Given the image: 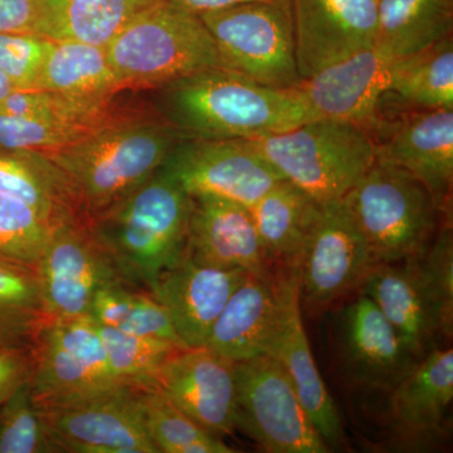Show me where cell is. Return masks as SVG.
<instances>
[{
    "label": "cell",
    "instance_id": "obj_19",
    "mask_svg": "<svg viewBox=\"0 0 453 453\" xmlns=\"http://www.w3.org/2000/svg\"><path fill=\"white\" fill-rule=\"evenodd\" d=\"M196 261L186 252L157 279L150 294L165 309L184 348L205 347L211 327L244 277Z\"/></svg>",
    "mask_w": 453,
    "mask_h": 453
},
{
    "label": "cell",
    "instance_id": "obj_36",
    "mask_svg": "<svg viewBox=\"0 0 453 453\" xmlns=\"http://www.w3.org/2000/svg\"><path fill=\"white\" fill-rule=\"evenodd\" d=\"M57 452L33 401L31 383L22 387L0 412V453Z\"/></svg>",
    "mask_w": 453,
    "mask_h": 453
},
{
    "label": "cell",
    "instance_id": "obj_3",
    "mask_svg": "<svg viewBox=\"0 0 453 453\" xmlns=\"http://www.w3.org/2000/svg\"><path fill=\"white\" fill-rule=\"evenodd\" d=\"M184 139L162 118L134 113L46 155L64 173L86 223L153 177Z\"/></svg>",
    "mask_w": 453,
    "mask_h": 453
},
{
    "label": "cell",
    "instance_id": "obj_21",
    "mask_svg": "<svg viewBox=\"0 0 453 453\" xmlns=\"http://www.w3.org/2000/svg\"><path fill=\"white\" fill-rule=\"evenodd\" d=\"M187 252L211 266L242 270L265 280L275 276L250 208L238 203L192 196Z\"/></svg>",
    "mask_w": 453,
    "mask_h": 453
},
{
    "label": "cell",
    "instance_id": "obj_29",
    "mask_svg": "<svg viewBox=\"0 0 453 453\" xmlns=\"http://www.w3.org/2000/svg\"><path fill=\"white\" fill-rule=\"evenodd\" d=\"M37 89L89 103H110L125 91L107 59L106 47L55 41Z\"/></svg>",
    "mask_w": 453,
    "mask_h": 453
},
{
    "label": "cell",
    "instance_id": "obj_16",
    "mask_svg": "<svg viewBox=\"0 0 453 453\" xmlns=\"http://www.w3.org/2000/svg\"><path fill=\"white\" fill-rule=\"evenodd\" d=\"M273 286L280 303V319L267 356L273 357L286 372L327 446L338 449L344 442V431L303 327L299 267H280L273 277Z\"/></svg>",
    "mask_w": 453,
    "mask_h": 453
},
{
    "label": "cell",
    "instance_id": "obj_8",
    "mask_svg": "<svg viewBox=\"0 0 453 453\" xmlns=\"http://www.w3.org/2000/svg\"><path fill=\"white\" fill-rule=\"evenodd\" d=\"M33 353L31 392L38 410L135 388L113 374L97 324L89 316L47 320L35 339Z\"/></svg>",
    "mask_w": 453,
    "mask_h": 453
},
{
    "label": "cell",
    "instance_id": "obj_18",
    "mask_svg": "<svg viewBox=\"0 0 453 453\" xmlns=\"http://www.w3.org/2000/svg\"><path fill=\"white\" fill-rule=\"evenodd\" d=\"M153 388L211 434L235 431L234 363L210 349H179L157 372Z\"/></svg>",
    "mask_w": 453,
    "mask_h": 453
},
{
    "label": "cell",
    "instance_id": "obj_14",
    "mask_svg": "<svg viewBox=\"0 0 453 453\" xmlns=\"http://www.w3.org/2000/svg\"><path fill=\"white\" fill-rule=\"evenodd\" d=\"M140 389L37 410L57 452L159 453L146 429Z\"/></svg>",
    "mask_w": 453,
    "mask_h": 453
},
{
    "label": "cell",
    "instance_id": "obj_11",
    "mask_svg": "<svg viewBox=\"0 0 453 453\" xmlns=\"http://www.w3.org/2000/svg\"><path fill=\"white\" fill-rule=\"evenodd\" d=\"M163 168L190 196H214L247 208L285 180L249 140L184 139Z\"/></svg>",
    "mask_w": 453,
    "mask_h": 453
},
{
    "label": "cell",
    "instance_id": "obj_24",
    "mask_svg": "<svg viewBox=\"0 0 453 453\" xmlns=\"http://www.w3.org/2000/svg\"><path fill=\"white\" fill-rule=\"evenodd\" d=\"M279 319L273 279L249 273L211 327L205 348L234 363L267 356Z\"/></svg>",
    "mask_w": 453,
    "mask_h": 453
},
{
    "label": "cell",
    "instance_id": "obj_2",
    "mask_svg": "<svg viewBox=\"0 0 453 453\" xmlns=\"http://www.w3.org/2000/svg\"><path fill=\"white\" fill-rule=\"evenodd\" d=\"M192 196L160 168L130 196L86 222L127 285L150 292L186 255Z\"/></svg>",
    "mask_w": 453,
    "mask_h": 453
},
{
    "label": "cell",
    "instance_id": "obj_1",
    "mask_svg": "<svg viewBox=\"0 0 453 453\" xmlns=\"http://www.w3.org/2000/svg\"><path fill=\"white\" fill-rule=\"evenodd\" d=\"M157 89L160 118L186 139H259L315 120L294 88L261 85L226 67L199 71Z\"/></svg>",
    "mask_w": 453,
    "mask_h": 453
},
{
    "label": "cell",
    "instance_id": "obj_38",
    "mask_svg": "<svg viewBox=\"0 0 453 453\" xmlns=\"http://www.w3.org/2000/svg\"><path fill=\"white\" fill-rule=\"evenodd\" d=\"M33 365V347L0 348V408L31 383Z\"/></svg>",
    "mask_w": 453,
    "mask_h": 453
},
{
    "label": "cell",
    "instance_id": "obj_10",
    "mask_svg": "<svg viewBox=\"0 0 453 453\" xmlns=\"http://www.w3.org/2000/svg\"><path fill=\"white\" fill-rule=\"evenodd\" d=\"M371 133L378 159L418 179L452 219L453 109H413L387 94Z\"/></svg>",
    "mask_w": 453,
    "mask_h": 453
},
{
    "label": "cell",
    "instance_id": "obj_41",
    "mask_svg": "<svg viewBox=\"0 0 453 453\" xmlns=\"http://www.w3.org/2000/svg\"><path fill=\"white\" fill-rule=\"evenodd\" d=\"M14 89L16 88H14L13 83L9 81L7 76L0 71V101L7 97Z\"/></svg>",
    "mask_w": 453,
    "mask_h": 453
},
{
    "label": "cell",
    "instance_id": "obj_5",
    "mask_svg": "<svg viewBox=\"0 0 453 453\" xmlns=\"http://www.w3.org/2000/svg\"><path fill=\"white\" fill-rule=\"evenodd\" d=\"M106 55L124 89L159 88L199 71L226 67L201 18L168 0L125 27L107 44Z\"/></svg>",
    "mask_w": 453,
    "mask_h": 453
},
{
    "label": "cell",
    "instance_id": "obj_17",
    "mask_svg": "<svg viewBox=\"0 0 453 453\" xmlns=\"http://www.w3.org/2000/svg\"><path fill=\"white\" fill-rule=\"evenodd\" d=\"M303 80L374 46L380 0H291Z\"/></svg>",
    "mask_w": 453,
    "mask_h": 453
},
{
    "label": "cell",
    "instance_id": "obj_32",
    "mask_svg": "<svg viewBox=\"0 0 453 453\" xmlns=\"http://www.w3.org/2000/svg\"><path fill=\"white\" fill-rule=\"evenodd\" d=\"M46 321L35 270L0 259V348L33 347Z\"/></svg>",
    "mask_w": 453,
    "mask_h": 453
},
{
    "label": "cell",
    "instance_id": "obj_26",
    "mask_svg": "<svg viewBox=\"0 0 453 453\" xmlns=\"http://www.w3.org/2000/svg\"><path fill=\"white\" fill-rule=\"evenodd\" d=\"M0 193L26 202L52 226L83 222L64 173L40 151L0 145Z\"/></svg>",
    "mask_w": 453,
    "mask_h": 453
},
{
    "label": "cell",
    "instance_id": "obj_22",
    "mask_svg": "<svg viewBox=\"0 0 453 453\" xmlns=\"http://www.w3.org/2000/svg\"><path fill=\"white\" fill-rule=\"evenodd\" d=\"M339 348L349 378L368 389L389 392L418 362L363 292L342 309Z\"/></svg>",
    "mask_w": 453,
    "mask_h": 453
},
{
    "label": "cell",
    "instance_id": "obj_15",
    "mask_svg": "<svg viewBox=\"0 0 453 453\" xmlns=\"http://www.w3.org/2000/svg\"><path fill=\"white\" fill-rule=\"evenodd\" d=\"M374 266L342 199L321 204L299 265L301 303L320 309L356 288Z\"/></svg>",
    "mask_w": 453,
    "mask_h": 453
},
{
    "label": "cell",
    "instance_id": "obj_23",
    "mask_svg": "<svg viewBox=\"0 0 453 453\" xmlns=\"http://www.w3.org/2000/svg\"><path fill=\"white\" fill-rule=\"evenodd\" d=\"M389 392V417L396 442L421 447L440 441L447 434L453 401L452 349L429 351Z\"/></svg>",
    "mask_w": 453,
    "mask_h": 453
},
{
    "label": "cell",
    "instance_id": "obj_27",
    "mask_svg": "<svg viewBox=\"0 0 453 453\" xmlns=\"http://www.w3.org/2000/svg\"><path fill=\"white\" fill-rule=\"evenodd\" d=\"M165 0H41L42 37L106 47L136 17Z\"/></svg>",
    "mask_w": 453,
    "mask_h": 453
},
{
    "label": "cell",
    "instance_id": "obj_34",
    "mask_svg": "<svg viewBox=\"0 0 453 453\" xmlns=\"http://www.w3.org/2000/svg\"><path fill=\"white\" fill-rule=\"evenodd\" d=\"M97 326L113 374L122 383L135 388L153 387L164 363L181 349L166 340L135 335L105 325Z\"/></svg>",
    "mask_w": 453,
    "mask_h": 453
},
{
    "label": "cell",
    "instance_id": "obj_7",
    "mask_svg": "<svg viewBox=\"0 0 453 453\" xmlns=\"http://www.w3.org/2000/svg\"><path fill=\"white\" fill-rule=\"evenodd\" d=\"M226 67L270 88L290 89L297 70L291 0H257L199 14Z\"/></svg>",
    "mask_w": 453,
    "mask_h": 453
},
{
    "label": "cell",
    "instance_id": "obj_39",
    "mask_svg": "<svg viewBox=\"0 0 453 453\" xmlns=\"http://www.w3.org/2000/svg\"><path fill=\"white\" fill-rule=\"evenodd\" d=\"M41 0H0V33L41 35Z\"/></svg>",
    "mask_w": 453,
    "mask_h": 453
},
{
    "label": "cell",
    "instance_id": "obj_12",
    "mask_svg": "<svg viewBox=\"0 0 453 453\" xmlns=\"http://www.w3.org/2000/svg\"><path fill=\"white\" fill-rule=\"evenodd\" d=\"M35 273L47 320L89 316L101 288L125 282L82 220L55 226Z\"/></svg>",
    "mask_w": 453,
    "mask_h": 453
},
{
    "label": "cell",
    "instance_id": "obj_35",
    "mask_svg": "<svg viewBox=\"0 0 453 453\" xmlns=\"http://www.w3.org/2000/svg\"><path fill=\"white\" fill-rule=\"evenodd\" d=\"M55 226L16 196L0 193V259L33 268L40 264Z\"/></svg>",
    "mask_w": 453,
    "mask_h": 453
},
{
    "label": "cell",
    "instance_id": "obj_31",
    "mask_svg": "<svg viewBox=\"0 0 453 453\" xmlns=\"http://www.w3.org/2000/svg\"><path fill=\"white\" fill-rule=\"evenodd\" d=\"M89 318L121 332L166 340L181 349L165 309L150 292L120 282L101 288L92 301Z\"/></svg>",
    "mask_w": 453,
    "mask_h": 453
},
{
    "label": "cell",
    "instance_id": "obj_25",
    "mask_svg": "<svg viewBox=\"0 0 453 453\" xmlns=\"http://www.w3.org/2000/svg\"><path fill=\"white\" fill-rule=\"evenodd\" d=\"M320 211L321 203L286 179L250 208L265 251L280 267H299Z\"/></svg>",
    "mask_w": 453,
    "mask_h": 453
},
{
    "label": "cell",
    "instance_id": "obj_33",
    "mask_svg": "<svg viewBox=\"0 0 453 453\" xmlns=\"http://www.w3.org/2000/svg\"><path fill=\"white\" fill-rule=\"evenodd\" d=\"M149 436L159 453H234L222 438L211 434L181 412L159 390H139Z\"/></svg>",
    "mask_w": 453,
    "mask_h": 453
},
{
    "label": "cell",
    "instance_id": "obj_28",
    "mask_svg": "<svg viewBox=\"0 0 453 453\" xmlns=\"http://www.w3.org/2000/svg\"><path fill=\"white\" fill-rule=\"evenodd\" d=\"M453 35V0H380L374 47L403 58Z\"/></svg>",
    "mask_w": 453,
    "mask_h": 453
},
{
    "label": "cell",
    "instance_id": "obj_37",
    "mask_svg": "<svg viewBox=\"0 0 453 453\" xmlns=\"http://www.w3.org/2000/svg\"><path fill=\"white\" fill-rule=\"evenodd\" d=\"M55 41L33 33H0V71L16 89H37Z\"/></svg>",
    "mask_w": 453,
    "mask_h": 453
},
{
    "label": "cell",
    "instance_id": "obj_9",
    "mask_svg": "<svg viewBox=\"0 0 453 453\" xmlns=\"http://www.w3.org/2000/svg\"><path fill=\"white\" fill-rule=\"evenodd\" d=\"M234 428L268 453H326L296 390L270 356L234 363Z\"/></svg>",
    "mask_w": 453,
    "mask_h": 453
},
{
    "label": "cell",
    "instance_id": "obj_4",
    "mask_svg": "<svg viewBox=\"0 0 453 453\" xmlns=\"http://www.w3.org/2000/svg\"><path fill=\"white\" fill-rule=\"evenodd\" d=\"M365 238L372 264H395L427 251L446 219L418 179L395 164L375 159L342 196Z\"/></svg>",
    "mask_w": 453,
    "mask_h": 453
},
{
    "label": "cell",
    "instance_id": "obj_40",
    "mask_svg": "<svg viewBox=\"0 0 453 453\" xmlns=\"http://www.w3.org/2000/svg\"><path fill=\"white\" fill-rule=\"evenodd\" d=\"M168 2L199 16L208 12L219 11V9L234 7L243 3L257 2V0H168Z\"/></svg>",
    "mask_w": 453,
    "mask_h": 453
},
{
    "label": "cell",
    "instance_id": "obj_6",
    "mask_svg": "<svg viewBox=\"0 0 453 453\" xmlns=\"http://www.w3.org/2000/svg\"><path fill=\"white\" fill-rule=\"evenodd\" d=\"M249 142L286 180L321 204L342 199L377 159L371 131L338 119H315Z\"/></svg>",
    "mask_w": 453,
    "mask_h": 453
},
{
    "label": "cell",
    "instance_id": "obj_30",
    "mask_svg": "<svg viewBox=\"0 0 453 453\" xmlns=\"http://www.w3.org/2000/svg\"><path fill=\"white\" fill-rule=\"evenodd\" d=\"M388 94L413 109H453V35L395 59Z\"/></svg>",
    "mask_w": 453,
    "mask_h": 453
},
{
    "label": "cell",
    "instance_id": "obj_13",
    "mask_svg": "<svg viewBox=\"0 0 453 453\" xmlns=\"http://www.w3.org/2000/svg\"><path fill=\"white\" fill-rule=\"evenodd\" d=\"M360 290L378 306L414 359H422L451 338L453 309L429 281L419 256L375 265Z\"/></svg>",
    "mask_w": 453,
    "mask_h": 453
},
{
    "label": "cell",
    "instance_id": "obj_20",
    "mask_svg": "<svg viewBox=\"0 0 453 453\" xmlns=\"http://www.w3.org/2000/svg\"><path fill=\"white\" fill-rule=\"evenodd\" d=\"M395 61L372 46L303 80L294 89L315 119L356 122L371 131L388 94Z\"/></svg>",
    "mask_w": 453,
    "mask_h": 453
}]
</instances>
